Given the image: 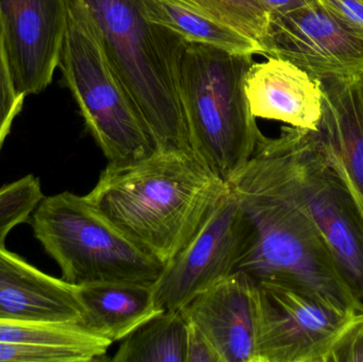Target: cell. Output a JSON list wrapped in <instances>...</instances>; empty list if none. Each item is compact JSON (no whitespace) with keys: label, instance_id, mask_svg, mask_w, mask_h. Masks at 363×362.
<instances>
[{"label":"cell","instance_id":"6da1fadb","mask_svg":"<svg viewBox=\"0 0 363 362\" xmlns=\"http://www.w3.org/2000/svg\"><path fill=\"white\" fill-rule=\"evenodd\" d=\"M228 191L196 155L155 150L135 161L108 163L85 197L132 244L165 266Z\"/></svg>","mask_w":363,"mask_h":362},{"label":"cell","instance_id":"7a4b0ae2","mask_svg":"<svg viewBox=\"0 0 363 362\" xmlns=\"http://www.w3.org/2000/svg\"><path fill=\"white\" fill-rule=\"evenodd\" d=\"M228 184L269 191L304 213L363 302V206L315 130L290 125L277 138L262 134L249 163Z\"/></svg>","mask_w":363,"mask_h":362},{"label":"cell","instance_id":"3957f363","mask_svg":"<svg viewBox=\"0 0 363 362\" xmlns=\"http://www.w3.org/2000/svg\"><path fill=\"white\" fill-rule=\"evenodd\" d=\"M95 23L115 76L155 150L191 153L180 91L187 43L149 21L144 0H80Z\"/></svg>","mask_w":363,"mask_h":362},{"label":"cell","instance_id":"277c9868","mask_svg":"<svg viewBox=\"0 0 363 362\" xmlns=\"http://www.w3.org/2000/svg\"><path fill=\"white\" fill-rule=\"evenodd\" d=\"M253 55L187 43L180 91L194 154L230 183L253 157L262 133L245 94Z\"/></svg>","mask_w":363,"mask_h":362},{"label":"cell","instance_id":"5b68a950","mask_svg":"<svg viewBox=\"0 0 363 362\" xmlns=\"http://www.w3.org/2000/svg\"><path fill=\"white\" fill-rule=\"evenodd\" d=\"M230 186L238 193L254 225L253 244L236 272H242L255 284L307 287L356 312H363V302L304 213L269 191Z\"/></svg>","mask_w":363,"mask_h":362},{"label":"cell","instance_id":"8992f818","mask_svg":"<svg viewBox=\"0 0 363 362\" xmlns=\"http://www.w3.org/2000/svg\"><path fill=\"white\" fill-rule=\"evenodd\" d=\"M32 230L74 286L106 282L155 283L164 266L132 244L85 196L43 197Z\"/></svg>","mask_w":363,"mask_h":362},{"label":"cell","instance_id":"52a82bcc","mask_svg":"<svg viewBox=\"0 0 363 362\" xmlns=\"http://www.w3.org/2000/svg\"><path fill=\"white\" fill-rule=\"evenodd\" d=\"M67 23L59 66L85 125L108 163L143 159L155 151L140 115L106 57L99 32L80 0H65Z\"/></svg>","mask_w":363,"mask_h":362},{"label":"cell","instance_id":"ba28073f","mask_svg":"<svg viewBox=\"0 0 363 362\" xmlns=\"http://www.w3.org/2000/svg\"><path fill=\"white\" fill-rule=\"evenodd\" d=\"M256 287L259 362H325L337 338L359 314L307 287Z\"/></svg>","mask_w":363,"mask_h":362},{"label":"cell","instance_id":"9c48e42d","mask_svg":"<svg viewBox=\"0 0 363 362\" xmlns=\"http://www.w3.org/2000/svg\"><path fill=\"white\" fill-rule=\"evenodd\" d=\"M253 242V221L238 193L230 186L194 239L164 266L153 283L160 310H181L232 276Z\"/></svg>","mask_w":363,"mask_h":362},{"label":"cell","instance_id":"30bf717a","mask_svg":"<svg viewBox=\"0 0 363 362\" xmlns=\"http://www.w3.org/2000/svg\"><path fill=\"white\" fill-rule=\"evenodd\" d=\"M262 55L285 60L317 80L363 77V31L318 0L270 14Z\"/></svg>","mask_w":363,"mask_h":362},{"label":"cell","instance_id":"8fae6325","mask_svg":"<svg viewBox=\"0 0 363 362\" xmlns=\"http://www.w3.org/2000/svg\"><path fill=\"white\" fill-rule=\"evenodd\" d=\"M66 23L65 0H0V30L19 95H36L52 82Z\"/></svg>","mask_w":363,"mask_h":362},{"label":"cell","instance_id":"7c38bea8","mask_svg":"<svg viewBox=\"0 0 363 362\" xmlns=\"http://www.w3.org/2000/svg\"><path fill=\"white\" fill-rule=\"evenodd\" d=\"M181 312L211 341L222 362H259L257 287L242 272L213 285Z\"/></svg>","mask_w":363,"mask_h":362},{"label":"cell","instance_id":"4fadbf2b","mask_svg":"<svg viewBox=\"0 0 363 362\" xmlns=\"http://www.w3.org/2000/svg\"><path fill=\"white\" fill-rule=\"evenodd\" d=\"M84 316L78 287L0 246V321L83 325Z\"/></svg>","mask_w":363,"mask_h":362},{"label":"cell","instance_id":"5bb4252c","mask_svg":"<svg viewBox=\"0 0 363 362\" xmlns=\"http://www.w3.org/2000/svg\"><path fill=\"white\" fill-rule=\"evenodd\" d=\"M253 63L245 89L252 114L291 127L317 130L323 110L321 81L277 57Z\"/></svg>","mask_w":363,"mask_h":362},{"label":"cell","instance_id":"9a60e30c","mask_svg":"<svg viewBox=\"0 0 363 362\" xmlns=\"http://www.w3.org/2000/svg\"><path fill=\"white\" fill-rule=\"evenodd\" d=\"M321 85L323 110L315 131L363 206V77Z\"/></svg>","mask_w":363,"mask_h":362},{"label":"cell","instance_id":"2e32d148","mask_svg":"<svg viewBox=\"0 0 363 362\" xmlns=\"http://www.w3.org/2000/svg\"><path fill=\"white\" fill-rule=\"evenodd\" d=\"M78 287L83 325L108 341H121L161 314L153 283L106 282Z\"/></svg>","mask_w":363,"mask_h":362},{"label":"cell","instance_id":"e0dca14e","mask_svg":"<svg viewBox=\"0 0 363 362\" xmlns=\"http://www.w3.org/2000/svg\"><path fill=\"white\" fill-rule=\"evenodd\" d=\"M149 21L178 34L186 43L207 45L232 53L262 55L258 43L213 21L179 0H144Z\"/></svg>","mask_w":363,"mask_h":362},{"label":"cell","instance_id":"ac0fdd59","mask_svg":"<svg viewBox=\"0 0 363 362\" xmlns=\"http://www.w3.org/2000/svg\"><path fill=\"white\" fill-rule=\"evenodd\" d=\"M187 320L181 310L157 315L121 340L115 362H186Z\"/></svg>","mask_w":363,"mask_h":362},{"label":"cell","instance_id":"d6986e66","mask_svg":"<svg viewBox=\"0 0 363 362\" xmlns=\"http://www.w3.org/2000/svg\"><path fill=\"white\" fill-rule=\"evenodd\" d=\"M0 342L18 346H57L91 353L99 361L112 342L78 323L0 321Z\"/></svg>","mask_w":363,"mask_h":362},{"label":"cell","instance_id":"ffe728a7","mask_svg":"<svg viewBox=\"0 0 363 362\" xmlns=\"http://www.w3.org/2000/svg\"><path fill=\"white\" fill-rule=\"evenodd\" d=\"M201 14L224 23L262 47L270 13L259 0H179Z\"/></svg>","mask_w":363,"mask_h":362},{"label":"cell","instance_id":"44dd1931","mask_svg":"<svg viewBox=\"0 0 363 362\" xmlns=\"http://www.w3.org/2000/svg\"><path fill=\"white\" fill-rule=\"evenodd\" d=\"M43 197L40 180L32 174L0 188V246L14 227L29 220Z\"/></svg>","mask_w":363,"mask_h":362},{"label":"cell","instance_id":"7402d4cb","mask_svg":"<svg viewBox=\"0 0 363 362\" xmlns=\"http://www.w3.org/2000/svg\"><path fill=\"white\" fill-rule=\"evenodd\" d=\"M97 361L91 353L57 346H18L0 342V362H86Z\"/></svg>","mask_w":363,"mask_h":362},{"label":"cell","instance_id":"603a6c76","mask_svg":"<svg viewBox=\"0 0 363 362\" xmlns=\"http://www.w3.org/2000/svg\"><path fill=\"white\" fill-rule=\"evenodd\" d=\"M25 98L15 89L0 30V150L10 134L13 121L23 108Z\"/></svg>","mask_w":363,"mask_h":362},{"label":"cell","instance_id":"cb8c5ba5","mask_svg":"<svg viewBox=\"0 0 363 362\" xmlns=\"http://www.w3.org/2000/svg\"><path fill=\"white\" fill-rule=\"evenodd\" d=\"M325 362H363V312L337 338Z\"/></svg>","mask_w":363,"mask_h":362},{"label":"cell","instance_id":"d4e9b609","mask_svg":"<svg viewBox=\"0 0 363 362\" xmlns=\"http://www.w3.org/2000/svg\"><path fill=\"white\" fill-rule=\"evenodd\" d=\"M186 362H222L211 341L189 321H187Z\"/></svg>","mask_w":363,"mask_h":362},{"label":"cell","instance_id":"484cf974","mask_svg":"<svg viewBox=\"0 0 363 362\" xmlns=\"http://www.w3.org/2000/svg\"><path fill=\"white\" fill-rule=\"evenodd\" d=\"M337 16L363 31V0H318Z\"/></svg>","mask_w":363,"mask_h":362},{"label":"cell","instance_id":"4316f807","mask_svg":"<svg viewBox=\"0 0 363 362\" xmlns=\"http://www.w3.org/2000/svg\"><path fill=\"white\" fill-rule=\"evenodd\" d=\"M270 14L285 13L302 8L315 0H259Z\"/></svg>","mask_w":363,"mask_h":362}]
</instances>
